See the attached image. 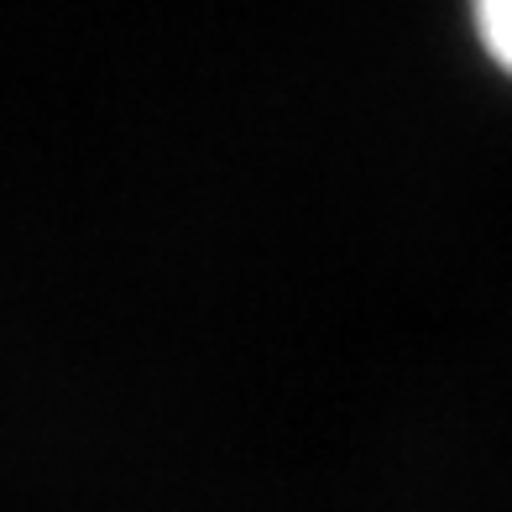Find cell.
Returning a JSON list of instances; mask_svg holds the SVG:
<instances>
[{"instance_id":"obj_1","label":"cell","mask_w":512,"mask_h":512,"mask_svg":"<svg viewBox=\"0 0 512 512\" xmlns=\"http://www.w3.org/2000/svg\"><path fill=\"white\" fill-rule=\"evenodd\" d=\"M471 27L481 53L512 79V0H471Z\"/></svg>"}]
</instances>
